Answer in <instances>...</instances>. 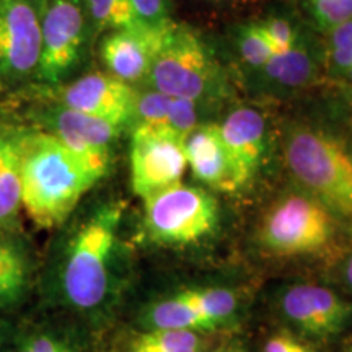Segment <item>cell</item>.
<instances>
[{
    "label": "cell",
    "instance_id": "33",
    "mask_svg": "<svg viewBox=\"0 0 352 352\" xmlns=\"http://www.w3.org/2000/svg\"><path fill=\"white\" fill-rule=\"evenodd\" d=\"M2 342H3V340H2V329H0V349H2Z\"/></svg>",
    "mask_w": 352,
    "mask_h": 352
},
{
    "label": "cell",
    "instance_id": "34",
    "mask_svg": "<svg viewBox=\"0 0 352 352\" xmlns=\"http://www.w3.org/2000/svg\"><path fill=\"white\" fill-rule=\"evenodd\" d=\"M0 90H2V87H0Z\"/></svg>",
    "mask_w": 352,
    "mask_h": 352
},
{
    "label": "cell",
    "instance_id": "30",
    "mask_svg": "<svg viewBox=\"0 0 352 352\" xmlns=\"http://www.w3.org/2000/svg\"><path fill=\"white\" fill-rule=\"evenodd\" d=\"M346 279H347V284H349L352 289V254H351L349 261H347V266H346Z\"/></svg>",
    "mask_w": 352,
    "mask_h": 352
},
{
    "label": "cell",
    "instance_id": "36",
    "mask_svg": "<svg viewBox=\"0 0 352 352\" xmlns=\"http://www.w3.org/2000/svg\"><path fill=\"white\" fill-rule=\"evenodd\" d=\"M0 87H2V85H0Z\"/></svg>",
    "mask_w": 352,
    "mask_h": 352
},
{
    "label": "cell",
    "instance_id": "8",
    "mask_svg": "<svg viewBox=\"0 0 352 352\" xmlns=\"http://www.w3.org/2000/svg\"><path fill=\"white\" fill-rule=\"evenodd\" d=\"M46 0H0V85L36 82Z\"/></svg>",
    "mask_w": 352,
    "mask_h": 352
},
{
    "label": "cell",
    "instance_id": "15",
    "mask_svg": "<svg viewBox=\"0 0 352 352\" xmlns=\"http://www.w3.org/2000/svg\"><path fill=\"white\" fill-rule=\"evenodd\" d=\"M188 168L196 179L215 191H236L230 160L220 138L219 124L196 126L184 139Z\"/></svg>",
    "mask_w": 352,
    "mask_h": 352
},
{
    "label": "cell",
    "instance_id": "29",
    "mask_svg": "<svg viewBox=\"0 0 352 352\" xmlns=\"http://www.w3.org/2000/svg\"><path fill=\"white\" fill-rule=\"evenodd\" d=\"M264 352H310V349L287 333H277L266 342Z\"/></svg>",
    "mask_w": 352,
    "mask_h": 352
},
{
    "label": "cell",
    "instance_id": "26",
    "mask_svg": "<svg viewBox=\"0 0 352 352\" xmlns=\"http://www.w3.org/2000/svg\"><path fill=\"white\" fill-rule=\"evenodd\" d=\"M256 25L258 28L261 30L263 36L267 39V43L274 47L276 52L290 50V47H294L298 41H300L294 25L285 19L272 16V19L258 21Z\"/></svg>",
    "mask_w": 352,
    "mask_h": 352
},
{
    "label": "cell",
    "instance_id": "32",
    "mask_svg": "<svg viewBox=\"0 0 352 352\" xmlns=\"http://www.w3.org/2000/svg\"><path fill=\"white\" fill-rule=\"evenodd\" d=\"M341 77H344L346 78V80L347 82H349L351 83V85H352V65H351V67L349 69H347L346 70V72L344 74H342V76Z\"/></svg>",
    "mask_w": 352,
    "mask_h": 352
},
{
    "label": "cell",
    "instance_id": "20",
    "mask_svg": "<svg viewBox=\"0 0 352 352\" xmlns=\"http://www.w3.org/2000/svg\"><path fill=\"white\" fill-rule=\"evenodd\" d=\"M178 296L202 316L212 321L215 327L230 318L235 314L236 303H239V298L232 290L220 287L186 289L178 292Z\"/></svg>",
    "mask_w": 352,
    "mask_h": 352
},
{
    "label": "cell",
    "instance_id": "12",
    "mask_svg": "<svg viewBox=\"0 0 352 352\" xmlns=\"http://www.w3.org/2000/svg\"><path fill=\"white\" fill-rule=\"evenodd\" d=\"M59 88L57 103L124 127L131 124L138 95L131 83L108 72H91Z\"/></svg>",
    "mask_w": 352,
    "mask_h": 352
},
{
    "label": "cell",
    "instance_id": "23",
    "mask_svg": "<svg viewBox=\"0 0 352 352\" xmlns=\"http://www.w3.org/2000/svg\"><path fill=\"white\" fill-rule=\"evenodd\" d=\"M239 52L246 65L259 70L263 65H266V63L271 59L276 51L274 47L267 43V39L263 36L258 25L252 23L246 25L240 32Z\"/></svg>",
    "mask_w": 352,
    "mask_h": 352
},
{
    "label": "cell",
    "instance_id": "11",
    "mask_svg": "<svg viewBox=\"0 0 352 352\" xmlns=\"http://www.w3.org/2000/svg\"><path fill=\"white\" fill-rule=\"evenodd\" d=\"M175 25V21L164 26L135 25L109 32L100 44L101 63L108 74L131 85L147 78Z\"/></svg>",
    "mask_w": 352,
    "mask_h": 352
},
{
    "label": "cell",
    "instance_id": "25",
    "mask_svg": "<svg viewBox=\"0 0 352 352\" xmlns=\"http://www.w3.org/2000/svg\"><path fill=\"white\" fill-rule=\"evenodd\" d=\"M310 10L321 28L329 32L352 20V0H310Z\"/></svg>",
    "mask_w": 352,
    "mask_h": 352
},
{
    "label": "cell",
    "instance_id": "27",
    "mask_svg": "<svg viewBox=\"0 0 352 352\" xmlns=\"http://www.w3.org/2000/svg\"><path fill=\"white\" fill-rule=\"evenodd\" d=\"M19 352H80L72 341L54 331H34L25 338Z\"/></svg>",
    "mask_w": 352,
    "mask_h": 352
},
{
    "label": "cell",
    "instance_id": "19",
    "mask_svg": "<svg viewBox=\"0 0 352 352\" xmlns=\"http://www.w3.org/2000/svg\"><path fill=\"white\" fill-rule=\"evenodd\" d=\"M148 329H175V331L202 333L217 328L212 321L202 316L178 294L157 302L147 311Z\"/></svg>",
    "mask_w": 352,
    "mask_h": 352
},
{
    "label": "cell",
    "instance_id": "3",
    "mask_svg": "<svg viewBox=\"0 0 352 352\" xmlns=\"http://www.w3.org/2000/svg\"><path fill=\"white\" fill-rule=\"evenodd\" d=\"M284 157L290 173L329 212L352 220V152L327 131L289 132Z\"/></svg>",
    "mask_w": 352,
    "mask_h": 352
},
{
    "label": "cell",
    "instance_id": "31",
    "mask_svg": "<svg viewBox=\"0 0 352 352\" xmlns=\"http://www.w3.org/2000/svg\"><path fill=\"white\" fill-rule=\"evenodd\" d=\"M215 352H243V351L239 349V347H235V346H228V347H222V349H219Z\"/></svg>",
    "mask_w": 352,
    "mask_h": 352
},
{
    "label": "cell",
    "instance_id": "2",
    "mask_svg": "<svg viewBox=\"0 0 352 352\" xmlns=\"http://www.w3.org/2000/svg\"><path fill=\"white\" fill-rule=\"evenodd\" d=\"M121 219V204L103 206L69 241L60 270V290L69 305L77 310H94L108 296Z\"/></svg>",
    "mask_w": 352,
    "mask_h": 352
},
{
    "label": "cell",
    "instance_id": "24",
    "mask_svg": "<svg viewBox=\"0 0 352 352\" xmlns=\"http://www.w3.org/2000/svg\"><path fill=\"white\" fill-rule=\"evenodd\" d=\"M329 60L338 74H344L352 65V20L329 30Z\"/></svg>",
    "mask_w": 352,
    "mask_h": 352
},
{
    "label": "cell",
    "instance_id": "10",
    "mask_svg": "<svg viewBox=\"0 0 352 352\" xmlns=\"http://www.w3.org/2000/svg\"><path fill=\"white\" fill-rule=\"evenodd\" d=\"M38 129L50 132L74 153L107 175L111 164V147L124 126L103 118L67 108L60 103L47 104L33 111Z\"/></svg>",
    "mask_w": 352,
    "mask_h": 352
},
{
    "label": "cell",
    "instance_id": "4",
    "mask_svg": "<svg viewBox=\"0 0 352 352\" xmlns=\"http://www.w3.org/2000/svg\"><path fill=\"white\" fill-rule=\"evenodd\" d=\"M148 83L162 94L201 103L220 88L219 65L199 33L176 23L160 54L157 56Z\"/></svg>",
    "mask_w": 352,
    "mask_h": 352
},
{
    "label": "cell",
    "instance_id": "5",
    "mask_svg": "<svg viewBox=\"0 0 352 352\" xmlns=\"http://www.w3.org/2000/svg\"><path fill=\"white\" fill-rule=\"evenodd\" d=\"M219 202L208 189L178 183L144 199V227L160 245H192L219 226Z\"/></svg>",
    "mask_w": 352,
    "mask_h": 352
},
{
    "label": "cell",
    "instance_id": "18",
    "mask_svg": "<svg viewBox=\"0 0 352 352\" xmlns=\"http://www.w3.org/2000/svg\"><path fill=\"white\" fill-rule=\"evenodd\" d=\"M267 83L277 88L305 87L315 76V60L308 47L302 41L290 50L274 52L266 65L259 69Z\"/></svg>",
    "mask_w": 352,
    "mask_h": 352
},
{
    "label": "cell",
    "instance_id": "13",
    "mask_svg": "<svg viewBox=\"0 0 352 352\" xmlns=\"http://www.w3.org/2000/svg\"><path fill=\"white\" fill-rule=\"evenodd\" d=\"M283 311L296 327L311 336L340 333L352 316V305L323 285L297 284L280 298Z\"/></svg>",
    "mask_w": 352,
    "mask_h": 352
},
{
    "label": "cell",
    "instance_id": "22",
    "mask_svg": "<svg viewBox=\"0 0 352 352\" xmlns=\"http://www.w3.org/2000/svg\"><path fill=\"white\" fill-rule=\"evenodd\" d=\"M199 333L175 329H147L132 342L129 352H199Z\"/></svg>",
    "mask_w": 352,
    "mask_h": 352
},
{
    "label": "cell",
    "instance_id": "9",
    "mask_svg": "<svg viewBox=\"0 0 352 352\" xmlns=\"http://www.w3.org/2000/svg\"><path fill=\"white\" fill-rule=\"evenodd\" d=\"M182 134L160 124H132L131 186L134 195L145 197L182 183L188 170Z\"/></svg>",
    "mask_w": 352,
    "mask_h": 352
},
{
    "label": "cell",
    "instance_id": "14",
    "mask_svg": "<svg viewBox=\"0 0 352 352\" xmlns=\"http://www.w3.org/2000/svg\"><path fill=\"white\" fill-rule=\"evenodd\" d=\"M220 138L230 160L236 191L254 178L261 166L266 121L258 109L240 107L219 124Z\"/></svg>",
    "mask_w": 352,
    "mask_h": 352
},
{
    "label": "cell",
    "instance_id": "7",
    "mask_svg": "<svg viewBox=\"0 0 352 352\" xmlns=\"http://www.w3.org/2000/svg\"><path fill=\"white\" fill-rule=\"evenodd\" d=\"M90 34L91 25L83 0H46L38 85H64L80 67Z\"/></svg>",
    "mask_w": 352,
    "mask_h": 352
},
{
    "label": "cell",
    "instance_id": "35",
    "mask_svg": "<svg viewBox=\"0 0 352 352\" xmlns=\"http://www.w3.org/2000/svg\"><path fill=\"white\" fill-rule=\"evenodd\" d=\"M349 352H352V349H351V351H349Z\"/></svg>",
    "mask_w": 352,
    "mask_h": 352
},
{
    "label": "cell",
    "instance_id": "17",
    "mask_svg": "<svg viewBox=\"0 0 352 352\" xmlns=\"http://www.w3.org/2000/svg\"><path fill=\"white\" fill-rule=\"evenodd\" d=\"M28 279L30 259L25 245L12 230L0 228V310L21 300Z\"/></svg>",
    "mask_w": 352,
    "mask_h": 352
},
{
    "label": "cell",
    "instance_id": "16",
    "mask_svg": "<svg viewBox=\"0 0 352 352\" xmlns=\"http://www.w3.org/2000/svg\"><path fill=\"white\" fill-rule=\"evenodd\" d=\"M23 131L0 124V228L13 230L21 210L20 144Z\"/></svg>",
    "mask_w": 352,
    "mask_h": 352
},
{
    "label": "cell",
    "instance_id": "6",
    "mask_svg": "<svg viewBox=\"0 0 352 352\" xmlns=\"http://www.w3.org/2000/svg\"><path fill=\"white\" fill-rule=\"evenodd\" d=\"M336 236L334 214L310 195H289L264 215L259 240L277 256L318 254Z\"/></svg>",
    "mask_w": 352,
    "mask_h": 352
},
{
    "label": "cell",
    "instance_id": "1",
    "mask_svg": "<svg viewBox=\"0 0 352 352\" xmlns=\"http://www.w3.org/2000/svg\"><path fill=\"white\" fill-rule=\"evenodd\" d=\"M103 176L50 132L21 134V209L36 227L54 228L65 222Z\"/></svg>",
    "mask_w": 352,
    "mask_h": 352
},
{
    "label": "cell",
    "instance_id": "21",
    "mask_svg": "<svg viewBox=\"0 0 352 352\" xmlns=\"http://www.w3.org/2000/svg\"><path fill=\"white\" fill-rule=\"evenodd\" d=\"M91 30L96 33L116 32L139 25L131 0H83Z\"/></svg>",
    "mask_w": 352,
    "mask_h": 352
},
{
    "label": "cell",
    "instance_id": "28",
    "mask_svg": "<svg viewBox=\"0 0 352 352\" xmlns=\"http://www.w3.org/2000/svg\"><path fill=\"white\" fill-rule=\"evenodd\" d=\"M135 20L142 26H164L171 23L170 0H131Z\"/></svg>",
    "mask_w": 352,
    "mask_h": 352
}]
</instances>
